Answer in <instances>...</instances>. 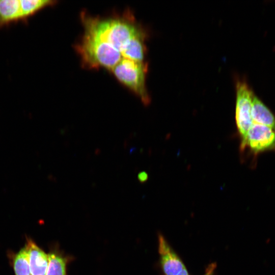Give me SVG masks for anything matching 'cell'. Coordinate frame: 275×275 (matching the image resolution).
Listing matches in <instances>:
<instances>
[{"mask_svg": "<svg viewBox=\"0 0 275 275\" xmlns=\"http://www.w3.org/2000/svg\"><path fill=\"white\" fill-rule=\"evenodd\" d=\"M251 115L253 123L275 128V115L255 94L252 101Z\"/></svg>", "mask_w": 275, "mask_h": 275, "instance_id": "obj_7", "label": "cell"}, {"mask_svg": "<svg viewBox=\"0 0 275 275\" xmlns=\"http://www.w3.org/2000/svg\"><path fill=\"white\" fill-rule=\"evenodd\" d=\"M110 71L118 81L139 97L144 104L150 103L146 85L147 64L145 61L123 58Z\"/></svg>", "mask_w": 275, "mask_h": 275, "instance_id": "obj_2", "label": "cell"}, {"mask_svg": "<svg viewBox=\"0 0 275 275\" xmlns=\"http://www.w3.org/2000/svg\"><path fill=\"white\" fill-rule=\"evenodd\" d=\"M13 268L15 275H31L26 245L15 255L13 260Z\"/></svg>", "mask_w": 275, "mask_h": 275, "instance_id": "obj_11", "label": "cell"}, {"mask_svg": "<svg viewBox=\"0 0 275 275\" xmlns=\"http://www.w3.org/2000/svg\"><path fill=\"white\" fill-rule=\"evenodd\" d=\"M21 20L20 0H0V28Z\"/></svg>", "mask_w": 275, "mask_h": 275, "instance_id": "obj_8", "label": "cell"}, {"mask_svg": "<svg viewBox=\"0 0 275 275\" xmlns=\"http://www.w3.org/2000/svg\"><path fill=\"white\" fill-rule=\"evenodd\" d=\"M48 263L46 275H67L66 258L57 252L48 254Z\"/></svg>", "mask_w": 275, "mask_h": 275, "instance_id": "obj_10", "label": "cell"}, {"mask_svg": "<svg viewBox=\"0 0 275 275\" xmlns=\"http://www.w3.org/2000/svg\"><path fill=\"white\" fill-rule=\"evenodd\" d=\"M160 266L163 275H178L186 268L182 260L161 234L158 236Z\"/></svg>", "mask_w": 275, "mask_h": 275, "instance_id": "obj_5", "label": "cell"}, {"mask_svg": "<svg viewBox=\"0 0 275 275\" xmlns=\"http://www.w3.org/2000/svg\"><path fill=\"white\" fill-rule=\"evenodd\" d=\"M240 150L241 152L248 150L254 156L275 151V128L253 123L244 139L240 142Z\"/></svg>", "mask_w": 275, "mask_h": 275, "instance_id": "obj_3", "label": "cell"}, {"mask_svg": "<svg viewBox=\"0 0 275 275\" xmlns=\"http://www.w3.org/2000/svg\"><path fill=\"white\" fill-rule=\"evenodd\" d=\"M21 20H25L41 10L54 5V1L20 0Z\"/></svg>", "mask_w": 275, "mask_h": 275, "instance_id": "obj_9", "label": "cell"}, {"mask_svg": "<svg viewBox=\"0 0 275 275\" xmlns=\"http://www.w3.org/2000/svg\"><path fill=\"white\" fill-rule=\"evenodd\" d=\"M216 266V264L215 263H211L209 264L204 275H213Z\"/></svg>", "mask_w": 275, "mask_h": 275, "instance_id": "obj_12", "label": "cell"}, {"mask_svg": "<svg viewBox=\"0 0 275 275\" xmlns=\"http://www.w3.org/2000/svg\"><path fill=\"white\" fill-rule=\"evenodd\" d=\"M84 34L123 54L131 41L146 32L129 11L123 14L107 18L92 17L82 14Z\"/></svg>", "mask_w": 275, "mask_h": 275, "instance_id": "obj_1", "label": "cell"}, {"mask_svg": "<svg viewBox=\"0 0 275 275\" xmlns=\"http://www.w3.org/2000/svg\"><path fill=\"white\" fill-rule=\"evenodd\" d=\"M29 252L31 275H46L48 256L33 241L28 240L26 244Z\"/></svg>", "mask_w": 275, "mask_h": 275, "instance_id": "obj_6", "label": "cell"}, {"mask_svg": "<svg viewBox=\"0 0 275 275\" xmlns=\"http://www.w3.org/2000/svg\"><path fill=\"white\" fill-rule=\"evenodd\" d=\"M235 120L240 142L242 141L253 124L251 115L254 93L247 82L243 80L237 81Z\"/></svg>", "mask_w": 275, "mask_h": 275, "instance_id": "obj_4", "label": "cell"}, {"mask_svg": "<svg viewBox=\"0 0 275 275\" xmlns=\"http://www.w3.org/2000/svg\"><path fill=\"white\" fill-rule=\"evenodd\" d=\"M138 177L140 182H144L147 180L148 175L146 172H142L138 174Z\"/></svg>", "mask_w": 275, "mask_h": 275, "instance_id": "obj_13", "label": "cell"}]
</instances>
